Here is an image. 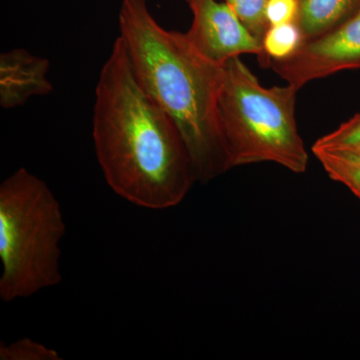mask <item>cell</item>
Returning a JSON list of instances; mask_svg holds the SVG:
<instances>
[{"mask_svg":"<svg viewBox=\"0 0 360 360\" xmlns=\"http://www.w3.org/2000/svg\"><path fill=\"white\" fill-rule=\"evenodd\" d=\"M331 179L347 187L360 200V153L345 150H312Z\"/></svg>","mask_w":360,"mask_h":360,"instance_id":"9","label":"cell"},{"mask_svg":"<svg viewBox=\"0 0 360 360\" xmlns=\"http://www.w3.org/2000/svg\"><path fill=\"white\" fill-rule=\"evenodd\" d=\"M49 61L22 49L0 56V106L4 110L23 105L33 96L51 94L47 72Z\"/></svg>","mask_w":360,"mask_h":360,"instance_id":"7","label":"cell"},{"mask_svg":"<svg viewBox=\"0 0 360 360\" xmlns=\"http://www.w3.org/2000/svg\"><path fill=\"white\" fill-rule=\"evenodd\" d=\"M120 37L135 77L186 142L198 181L229 170L217 120L222 65L196 51L186 33L158 25L146 0H122Z\"/></svg>","mask_w":360,"mask_h":360,"instance_id":"2","label":"cell"},{"mask_svg":"<svg viewBox=\"0 0 360 360\" xmlns=\"http://www.w3.org/2000/svg\"><path fill=\"white\" fill-rule=\"evenodd\" d=\"M193 25L186 33L196 51L217 65L241 54H257L264 58L262 42L239 20L222 0H189Z\"/></svg>","mask_w":360,"mask_h":360,"instance_id":"6","label":"cell"},{"mask_svg":"<svg viewBox=\"0 0 360 360\" xmlns=\"http://www.w3.org/2000/svg\"><path fill=\"white\" fill-rule=\"evenodd\" d=\"M60 203L44 180L25 168L0 186V298L11 302L58 285L65 234Z\"/></svg>","mask_w":360,"mask_h":360,"instance_id":"4","label":"cell"},{"mask_svg":"<svg viewBox=\"0 0 360 360\" xmlns=\"http://www.w3.org/2000/svg\"><path fill=\"white\" fill-rule=\"evenodd\" d=\"M304 44L302 30L296 22L269 26L262 39L264 58L262 66L272 60H284L295 53Z\"/></svg>","mask_w":360,"mask_h":360,"instance_id":"10","label":"cell"},{"mask_svg":"<svg viewBox=\"0 0 360 360\" xmlns=\"http://www.w3.org/2000/svg\"><path fill=\"white\" fill-rule=\"evenodd\" d=\"M243 21L257 39L262 42L265 32L269 27L265 18L267 0H222Z\"/></svg>","mask_w":360,"mask_h":360,"instance_id":"12","label":"cell"},{"mask_svg":"<svg viewBox=\"0 0 360 360\" xmlns=\"http://www.w3.org/2000/svg\"><path fill=\"white\" fill-rule=\"evenodd\" d=\"M92 136L104 179L132 205L174 207L198 181L179 129L139 84L120 37L97 82Z\"/></svg>","mask_w":360,"mask_h":360,"instance_id":"1","label":"cell"},{"mask_svg":"<svg viewBox=\"0 0 360 360\" xmlns=\"http://www.w3.org/2000/svg\"><path fill=\"white\" fill-rule=\"evenodd\" d=\"M300 0H267L265 18L269 26L296 22Z\"/></svg>","mask_w":360,"mask_h":360,"instance_id":"14","label":"cell"},{"mask_svg":"<svg viewBox=\"0 0 360 360\" xmlns=\"http://www.w3.org/2000/svg\"><path fill=\"white\" fill-rule=\"evenodd\" d=\"M297 91L290 84L262 86L239 56L222 65L217 120L229 170L272 162L307 172L309 153L295 120Z\"/></svg>","mask_w":360,"mask_h":360,"instance_id":"3","label":"cell"},{"mask_svg":"<svg viewBox=\"0 0 360 360\" xmlns=\"http://www.w3.org/2000/svg\"><path fill=\"white\" fill-rule=\"evenodd\" d=\"M1 360H61L56 350L45 347L32 338H21L13 342H1L0 345Z\"/></svg>","mask_w":360,"mask_h":360,"instance_id":"13","label":"cell"},{"mask_svg":"<svg viewBox=\"0 0 360 360\" xmlns=\"http://www.w3.org/2000/svg\"><path fill=\"white\" fill-rule=\"evenodd\" d=\"M186 1H187V2H188V1H189V0H186Z\"/></svg>","mask_w":360,"mask_h":360,"instance_id":"15","label":"cell"},{"mask_svg":"<svg viewBox=\"0 0 360 360\" xmlns=\"http://www.w3.org/2000/svg\"><path fill=\"white\" fill-rule=\"evenodd\" d=\"M314 149L360 153V112L315 141L312 150Z\"/></svg>","mask_w":360,"mask_h":360,"instance_id":"11","label":"cell"},{"mask_svg":"<svg viewBox=\"0 0 360 360\" xmlns=\"http://www.w3.org/2000/svg\"><path fill=\"white\" fill-rule=\"evenodd\" d=\"M360 11V0H300L296 23L305 41L338 27Z\"/></svg>","mask_w":360,"mask_h":360,"instance_id":"8","label":"cell"},{"mask_svg":"<svg viewBox=\"0 0 360 360\" xmlns=\"http://www.w3.org/2000/svg\"><path fill=\"white\" fill-rule=\"evenodd\" d=\"M270 68L300 90L312 80L360 68V11L338 27L305 41L290 58Z\"/></svg>","mask_w":360,"mask_h":360,"instance_id":"5","label":"cell"}]
</instances>
